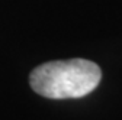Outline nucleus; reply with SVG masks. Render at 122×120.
Masks as SVG:
<instances>
[{
  "label": "nucleus",
  "mask_w": 122,
  "mask_h": 120,
  "mask_svg": "<svg viewBox=\"0 0 122 120\" xmlns=\"http://www.w3.org/2000/svg\"><path fill=\"white\" fill-rule=\"evenodd\" d=\"M102 78L100 68L87 59L51 61L36 67L29 75L35 93L47 98H80L92 93Z\"/></svg>",
  "instance_id": "obj_1"
}]
</instances>
